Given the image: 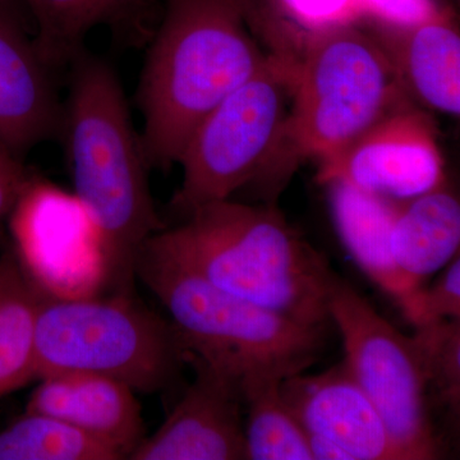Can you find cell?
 Masks as SVG:
<instances>
[{
  "label": "cell",
  "mask_w": 460,
  "mask_h": 460,
  "mask_svg": "<svg viewBox=\"0 0 460 460\" xmlns=\"http://www.w3.org/2000/svg\"><path fill=\"white\" fill-rule=\"evenodd\" d=\"M416 341L428 390L441 405L458 411L460 404V319L416 326Z\"/></svg>",
  "instance_id": "22"
},
{
  "label": "cell",
  "mask_w": 460,
  "mask_h": 460,
  "mask_svg": "<svg viewBox=\"0 0 460 460\" xmlns=\"http://www.w3.org/2000/svg\"><path fill=\"white\" fill-rule=\"evenodd\" d=\"M164 0H27L36 33V49L51 71L68 68L91 30L111 27L118 35L150 40L151 13Z\"/></svg>",
  "instance_id": "16"
},
{
  "label": "cell",
  "mask_w": 460,
  "mask_h": 460,
  "mask_svg": "<svg viewBox=\"0 0 460 460\" xmlns=\"http://www.w3.org/2000/svg\"><path fill=\"white\" fill-rule=\"evenodd\" d=\"M368 31L414 105L459 117L460 35L452 13L404 26L368 18Z\"/></svg>",
  "instance_id": "15"
},
{
  "label": "cell",
  "mask_w": 460,
  "mask_h": 460,
  "mask_svg": "<svg viewBox=\"0 0 460 460\" xmlns=\"http://www.w3.org/2000/svg\"><path fill=\"white\" fill-rule=\"evenodd\" d=\"M411 102L385 51L352 22L316 27L296 59L287 164L334 155L383 118Z\"/></svg>",
  "instance_id": "6"
},
{
  "label": "cell",
  "mask_w": 460,
  "mask_h": 460,
  "mask_svg": "<svg viewBox=\"0 0 460 460\" xmlns=\"http://www.w3.org/2000/svg\"><path fill=\"white\" fill-rule=\"evenodd\" d=\"M25 159L0 140V223L7 219L32 175Z\"/></svg>",
  "instance_id": "26"
},
{
  "label": "cell",
  "mask_w": 460,
  "mask_h": 460,
  "mask_svg": "<svg viewBox=\"0 0 460 460\" xmlns=\"http://www.w3.org/2000/svg\"><path fill=\"white\" fill-rule=\"evenodd\" d=\"M280 392L307 435L334 441L353 460H402L376 407L344 362L323 374L284 378Z\"/></svg>",
  "instance_id": "12"
},
{
  "label": "cell",
  "mask_w": 460,
  "mask_h": 460,
  "mask_svg": "<svg viewBox=\"0 0 460 460\" xmlns=\"http://www.w3.org/2000/svg\"><path fill=\"white\" fill-rule=\"evenodd\" d=\"M144 246L224 292L308 328H328L337 275L275 204L210 202L155 233Z\"/></svg>",
  "instance_id": "2"
},
{
  "label": "cell",
  "mask_w": 460,
  "mask_h": 460,
  "mask_svg": "<svg viewBox=\"0 0 460 460\" xmlns=\"http://www.w3.org/2000/svg\"><path fill=\"white\" fill-rule=\"evenodd\" d=\"M460 204L445 189L399 202L390 237L396 269L411 292L459 255Z\"/></svg>",
  "instance_id": "18"
},
{
  "label": "cell",
  "mask_w": 460,
  "mask_h": 460,
  "mask_svg": "<svg viewBox=\"0 0 460 460\" xmlns=\"http://www.w3.org/2000/svg\"><path fill=\"white\" fill-rule=\"evenodd\" d=\"M308 447L313 460H353V456L347 450L321 436L308 435Z\"/></svg>",
  "instance_id": "27"
},
{
  "label": "cell",
  "mask_w": 460,
  "mask_h": 460,
  "mask_svg": "<svg viewBox=\"0 0 460 460\" xmlns=\"http://www.w3.org/2000/svg\"><path fill=\"white\" fill-rule=\"evenodd\" d=\"M432 286L422 287L410 320L414 328L438 321L460 319V259L447 263Z\"/></svg>",
  "instance_id": "23"
},
{
  "label": "cell",
  "mask_w": 460,
  "mask_h": 460,
  "mask_svg": "<svg viewBox=\"0 0 460 460\" xmlns=\"http://www.w3.org/2000/svg\"><path fill=\"white\" fill-rule=\"evenodd\" d=\"M195 378L164 422L129 460H243L241 378L189 354Z\"/></svg>",
  "instance_id": "11"
},
{
  "label": "cell",
  "mask_w": 460,
  "mask_h": 460,
  "mask_svg": "<svg viewBox=\"0 0 460 460\" xmlns=\"http://www.w3.org/2000/svg\"><path fill=\"white\" fill-rule=\"evenodd\" d=\"M136 279L168 311L187 353L241 381L302 374L316 362L325 343V330L224 292L145 246L136 262Z\"/></svg>",
  "instance_id": "4"
},
{
  "label": "cell",
  "mask_w": 460,
  "mask_h": 460,
  "mask_svg": "<svg viewBox=\"0 0 460 460\" xmlns=\"http://www.w3.org/2000/svg\"><path fill=\"white\" fill-rule=\"evenodd\" d=\"M7 220L12 251L47 298L108 295L111 266L104 239L74 192L32 172Z\"/></svg>",
  "instance_id": "9"
},
{
  "label": "cell",
  "mask_w": 460,
  "mask_h": 460,
  "mask_svg": "<svg viewBox=\"0 0 460 460\" xmlns=\"http://www.w3.org/2000/svg\"><path fill=\"white\" fill-rule=\"evenodd\" d=\"M281 381L263 376L242 381L246 459L313 460L307 432L281 395Z\"/></svg>",
  "instance_id": "20"
},
{
  "label": "cell",
  "mask_w": 460,
  "mask_h": 460,
  "mask_svg": "<svg viewBox=\"0 0 460 460\" xmlns=\"http://www.w3.org/2000/svg\"><path fill=\"white\" fill-rule=\"evenodd\" d=\"M329 314L343 341L344 365L376 407L402 460L435 459L438 445L414 338L402 334L339 277L330 292Z\"/></svg>",
  "instance_id": "8"
},
{
  "label": "cell",
  "mask_w": 460,
  "mask_h": 460,
  "mask_svg": "<svg viewBox=\"0 0 460 460\" xmlns=\"http://www.w3.org/2000/svg\"><path fill=\"white\" fill-rule=\"evenodd\" d=\"M259 0H164L138 81L142 150L150 171H168L206 115L280 51L256 29Z\"/></svg>",
  "instance_id": "1"
},
{
  "label": "cell",
  "mask_w": 460,
  "mask_h": 460,
  "mask_svg": "<svg viewBox=\"0 0 460 460\" xmlns=\"http://www.w3.org/2000/svg\"><path fill=\"white\" fill-rule=\"evenodd\" d=\"M26 411L47 414L108 445L123 459L146 438L137 393L114 378L65 372L39 378Z\"/></svg>",
  "instance_id": "14"
},
{
  "label": "cell",
  "mask_w": 460,
  "mask_h": 460,
  "mask_svg": "<svg viewBox=\"0 0 460 460\" xmlns=\"http://www.w3.org/2000/svg\"><path fill=\"white\" fill-rule=\"evenodd\" d=\"M332 217L345 248L361 270L410 319L419 293L402 279L390 248L399 202L377 198L343 183L330 181Z\"/></svg>",
  "instance_id": "17"
},
{
  "label": "cell",
  "mask_w": 460,
  "mask_h": 460,
  "mask_svg": "<svg viewBox=\"0 0 460 460\" xmlns=\"http://www.w3.org/2000/svg\"><path fill=\"white\" fill-rule=\"evenodd\" d=\"M189 353L171 323L136 301L109 293L78 299L45 296L36 328V381L84 372L156 394L181 376Z\"/></svg>",
  "instance_id": "7"
},
{
  "label": "cell",
  "mask_w": 460,
  "mask_h": 460,
  "mask_svg": "<svg viewBox=\"0 0 460 460\" xmlns=\"http://www.w3.org/2000/svg\"><path fill=\"white\" fill-rule=\"evenodd\" d=\"M321 183L402 202L445 186V164L432 118L413 102L392 111L334 155L320 160Z\"/></svg>",
  "instance_id": "10"
},
{
  "label": "cell",
  "mask_w": 460,
  "mask_h": 460,
  "mask_svg": "<svg viewBox=\"0 0 460 460\" xmlns=\"http://www.w3.org/2000/svg\"><path fill=\"white\" fill-rule=\"evenodd\" d=\"M4 2H0V140L26 157L42 142L58 140L65 104L56 72L45 65L33 38Z\"/></svg>",
  "instance_id": "13"
},
{
  "label": "cell",
  "mask_w": 460,
  "mask_h": 460,
  "mask_svg": "<svg viewBox=\"0 0 460 460\" xmlns=\"http://www.w3.org/2000/svg\"><path fill=\"white\" fill-rule=\"evenodd\" d=\"M45 296L13 251L0 256V396L36 381V328Z\"/></svg>",
  "instance_id": "19"
},
{
  "label": "cell",
  "mask_w": 460,
  "mask_h": 460,
  "mask_svg": "<svg viewBox=\"0 0 460 460\" xmlns=\"http://www.w3.org/2000/svg\"><path fill=\"white\" fill-rule=\"evenodd\" d=\"M0 2H4V0H0Z\"/></svg>",
  "instance_id": "29"
},
{
  "label": "cell",
  "mask_w": 460,
  "mask_h": 460,
  "mask_svg": "<svg viewBox=\"0 0 460 460\" xmlns=\"http://www.w3.org/2000/svg\"><path fill=\"white\" fill-rule=\"evenodd\" d=\"M295 16L316 27L352 22L362 16L358 0H283Z\"/></svg>",
  "instance_id": "25"
},
{
  "label": "cell",
  "mask_w": 460,
  "mask_h": 460,
  "mask_svg": "<svg viewBox=\"0 0 460 460\" xmlns=\"http://www.w3.org/2000/svg\"><path fill=\"white\" fill-rule=\"evenodd\" d=\"M450 2H452V3H453V4L459 5V2H460V0H450Z\"/></svg>",
  "instance_id": "28"
},
{
  "label": "cell",
  "mask_w": 460,
  "mask_h": 460,
  "mask_svg": "<svg viewBox=\"0 0 460 460\" xmlns=\"http://www.w3.org/2000/svg\"><path fill=\"white\" fill-rule=\"evenodd\" d=\"M68 69L58 140L65 148L72 192L93 215L104 239L109 293L133 295L142 247L166 226L151 196L150 168L113 66L84 49Z\"/></svg>",
  "instance_id": "3"
},
{
  "label": "cell",
  "mask_w": 460,
  "mask_h": 460,
  "mask_svg": "<svg viewBox=\"0 0 460 460\" xmlns=\"http://www.w3.org/2000/svg\"><path fill=\"white\" fill-rule=\"evenodd\" d=\"M362 16L392 23L416 25L447 13L435 0H358Z\"/></svg>",
  "instance_id": "24"
},
{
  "label": "cell",
  "mask_w": 460,
  "mask_h": 460,
  "mask_svg": "<svg viewBox=\"0 0 460 460\" xmlns=\"http://www.w3.org/2000/svg\"><path fill=\"white\" fill-rule=\"evenodd\" d=\"M296 81V58L280 51L206 115L178 160L183 180L172 213L183 219L261 181L269 195L280 190L292 172L284 147Z\"/></svg>",
  "instance_id": "5"
},
{
  "label": "cell",
  "mask_w": 460,
  "mask_h": 460,
  "mask_svg": "<svg viewBox=\"0 0 460 460\" xmlns=\"http://www.w3.org/2000/svg\"><path fill=\"white\" fill-rule=\"evenodd\" d=\"M119 453L80 429L26 411L0 431V460H120Z\"/></svg>",
  "instance_id": "21"
}]
</instances>
